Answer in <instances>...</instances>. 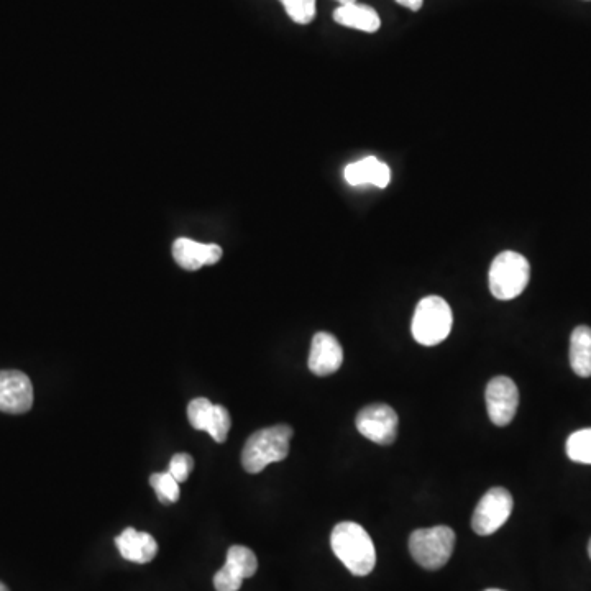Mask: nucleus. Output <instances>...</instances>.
Instances as JSON below:
<instances>
[{"instance_id": "obj_15", "label": "nucleus", "mask_w": 591, "mask_h": 591, "mask_svg": "<svg viewBox=\"0 0 591 591\" xmlns=\"http://www.w3.org/2000/svg\"><path fill=\"white\" fill-rule=\"evenodd\" d=\"M335 22L342 27L353 28L360 32L375 33L380 30V15L373 7L365 4L340 5L339 9L334 10Z\"/></svg>"}, {"instance_id": "obj_12", "label": "nucleus", "mask_w": 591, "mask_h": 591, "mask_svg": "<svg viewBox=\"0 0 591 591\" xmlns=\"http://www.w3.org/2000/svg\"><path fill=\"white\" fill-rule=\"evenodd\" d=\"M224 252L216 243H201L191 239H178L173 243V258L188 271L201 270L202 266L216 265Z\"/></svg>"}, {"instance_id": "obj_26", "label": "nucleus", "mask_w": 591, "mask_h": 591, "mask_svg": "<svg viewBox=\"0 0 591 591\" xmlns=\"http://www.w3.org/2000/svg\"><path fill=\"white\" fill-rule=\"evenodd\" d=\"M588 554H590V559H591V539H590V544H588Z\"/></svg>"}, {"instance_id": "obj_21", "label": "nucleus", "mask_w": 591, "mask_h": 591, "mask_svg": "<svg viewBox=\"0 0 591 591\" xmlns=\"http://www.w3.org/2000/svg\"><path fill=\"white\" fill-rule=\"evenodd\" d=\"M230 426H232V419H230L229 411L224 406L216 404L214 414H212L211 426L207 429V434L216 440V442L222 444V442L227 440V436H229Z\"/></svg>"}, {"instance_id": "obj_17", "label": "nucleus", "mask_w": 591, "mask_h": 591, "mask_svg": "<svg viewBox=\"0 0 591 591\" xmlns=\"http://www.w3.org/2000/svg\"><path fill=\"white\" fill-rule=\"evenodd\" d=\"M567 455L572 462L591 465V429H580L567 439Z\"/></svg>"}, {"instance_id": "obj_18", "label": "nucleus", "mask_w": 591, "mask_h": 591, "mask_svg": "<svg viewBox=\"0 0 591 591\" xmlns=\"http://www.w3.org/2000/svg\"><path fill=\"white\" fill-rule=\"evenodd\" d=\"M214 408H216V404H212L207 398L193 399L188 406V419L191 426L196 431L207 432V429L211 426Z\"/></svg>"}, {"instance_id": "obj_11", "label": "nucleus", "mask_w": 591, "mask_h": 591, "mask_svg": "<svg viewBox=\"0 0 591 591\" xmlns=\"http://www.w3.org/2000/svg\"><path fill=\"white\" fill-rule=\"evenodd\" d=\"M342 363H344V349L339 340L329 332H317L312 337L309 370L317 376H329L339 372Z\"/></svg>"}, {"instance_id": "obj_8", "label": "nucleus", "mask_w": 591, "mask_h": 591, "mask_svg": "<svg viewBox=\"0 0 591 591\" xmlns=\"http://www.w3.org/2000/svg\"><path fill=\"white\" fill-rule=\"evenodd\" d=\"M488 416L495 426H508L518 413L519 390L508 376H496L485 391Z\"/></svg>"}, {"instance_id": "obj_2", "label": "nucleus", "mask_w": 591, "mask_h": 591, "mask_svg": "<svg viewBox=\"0 0 591 591\" xmlns=\"http://www.w3.org/2000/svg\"><path fill=\"white\" fill-rule=\"evenodd\" d=\"M293 427L286 424L266 427L248 437L243 447L242 465L245 472L262 473L270 463L283 462L289 455V440Z\"/></svg>"}, {"instance_id": "obj_27", "label": "nucleus", "mask_w": 591, "mask_h": 591, "mask_svg": "<svg viewBox=\"0 0 591 591\" xmlns=\"http://www.w3.org/2000/svg\"><path fill=\"white\" fill-rule=\"evenodd\" d=\"M485 591H504V590H498V588H491V590H485Z\"/></svg>"}, {"instance_id": "obj_10", "label": "nucleus", "mask_w": 591, "mask_h": 591, "mask_svg": "<svg viewBox=\"0 0 591 591\" xmlns=\"http://www.w3.org/2000/svg\"><path fill=\"white\" fill-rule=\"evenodd\" d=\"M33 406V385L19 370H0V411L25 414Z\"/></svg>"}, {"instance_id": "obj_25", "label": "nucleus", "mask_w": 591, "mask_h": 591, "mask_svg": "<svg viewBox=\"0 0 591 591\" xmlns=\"http://www.w3.org/2000/svg\"><path fill=\"white\" fill-rule=\"evenodd\" d=\"M0 591H10L9 588L5 587L4 583L0 582Z\"/></svg>"}, {"instance_id": "obj_7", "label": "nucleus", "mask_w": 591, "mask_h": 591, "mask_svg": "<svg viewBox=\"0 0 591 591\" xmlns=\"http://www.w3.org/2000/svg\"><path fill=\"white\" fill-rule=\"evenodd\" d=\"M355 424L363 437L378 445H391L398 436V414L388 404H372L363 408Z\"/></svg>"}, {"instance_id": "obj_22", "label": "nucleus", "mask_w": 591, "mask_h": 591, "mask_svg": "<svg viewBox=\"0 0 591 591\" xmlns=\"http://www.w3.org/2000/svg\"><path fill=\"white\" fill-rule=\"evenodd\" d=\"M194 460L189 454H176L170 460L168 472L175 477L176 482L184 483L189 478V473L193 472Z\"/></svg>"}, {"instance_id": "obj_19", "label": "nucleus", "mask_w": 591, "mask_h": 591, "mask_svg": "<svg viewBox=\"0 0 591 591\" xmlns=\"http://www.w3.org/2000/svg\"><path fill=\"white\" fill-rule=\"evenodd\" d=\"M150 485L161 503L171 504L179 500V483L170 472L153 473L150 477Z\"/></svg>"}, {"instance_id": "obj_5", "label": "nucleus", "mask_w": 591, "mask_h": 591, "mask_svg": "<svg viewBox=\"0 0 591 591\" xmlns=\"http://www.w3.org/2000/svg\"><path fill=\"white\" fill-rule=\"evenodd\" d=\"M455 532L447 526L417 529L409 537V550L417 564L427 570H439L454 552Z\"/></svg>"}, {"instance_id": "obj_23", "label": "nucleus", "mask_w": 591, "mask_h": 591, "mask_svg": "<svg viewBox=\"0 0 591 591\" xmlns=\"http://www.w3.org/2000/svg\"><path fill=\"white\" fill-rule=\"evenodd\" d=\"M396 2H398L399 5L406 7V9L414 10V12L421 9L422 4H424V0H396Z\"/></svg>"}, {"instance_id": "obj_6", "label": "nucleus", "mask_w": 591, "mask_h": 591, "mask_svg": "<svg viewBox=\"0 0 591 591\" xmlns=\"http://www.w3.org/2000/svg\"><path fill=\"white\" fill-rule=\"evenodd\" d=\"M513 495L506 488L495 486L486 491L477 508L473 511L472 527L478 536L495 534L513 513Z\"/></svg>"}, {"instance_id": "obj_13", "label": "nucleus", "mask_w": 591, "mask_h": 591, "mask_svg": "<svg viewBox=\"0 0 591 591\" xmlns=\"http://www.w3.org/2000/svg\"><path fill=\"white\" fill-rule=\"evenodd\" d=\"M115 546L125 560L135 564H148L158 554V544L155 537L148 532H140L133 527H127L117 539Z\"/></svg>"}, {"instance_id": "obj_20", "label": "nucleus", "mask_w": 591, "mask_h": 591, "mask_svg": "<svg viewBox=\"0 0 591 591\" xmlns=\"http://www.w3.org/2000/svg\"><path fill=\"white\" fill-rule=\"evenodd\" d=\"M293 22L307 25L316 19V0H280Z\"/></svg>"}, {"instance_id": "obj_3", "label": "nucleus", "mask_w": 591, "mask_h": 591, "mask_svg": "<svg viewBox=\"0 0 591 591\" xmlns=\"http://www.w3.org/2000/svg\"><path fill=\"white\" fill-rule=\"evenodd\" d=\"M531 280V265L521 253L506 250L490 266V291L500 301H511L524 293Z\"/></svg>"}, {"instance_id": "obj_24", "label": "nucleus", "mask_w": 591, "mask_h": 591, "mask_svg": "<svg viewBox=\"0 0 591 591\" xmlns=\"http://www.w3.org/2000/svg\"><path fill=\"white\" fill-rule=\"evenodd\" d=\"M337 2H339L340 5H347L353 4V2H357V0H337Z\"/></svg>"}, {"instance_id": "obj_1", "label": "nucleus", "mask_w": 591, "mask_h": 591, "mask_svg": "<svg viewBox=\"0 0 591 591\" xmlns=\"http://www.w3.org/2000/svg\"><path fill=\"white\" fill-rule=\"evenodd\" d=\"M330 546L337 559L353 573L355 577H367L376 565V550L372 537L360 524H337L330 536Z\"/></svg>"}, {"instance_id": "obj_4", "label": "nucleus", "mask_w": 591, "mask_h": 591, "mask_svg": "<svg viewBox=\"0 0 591 591\" xmlns=\"http://www.w3.org/2000/svg\"><path fill=\"white\" fill-rule=\"evenodd\" d=\"M452 324L454 314L449 303L440 296H427L417 303L411 330L417 344L434 347L449 337Z\"/></svg>"}, {"instance_id": "obj_9", "label": "nucleus", "mask_w": 591, "mask_h": 591, "mask_svg": "<svg viewBox=\"0 0 591 591\" xmlns=\"http://www.w3.org/2000/svg\"><path fill=\"white\" fill-rule=\"evenodd\" d=\"M257 555L248 547L234 546L227 552L225 565L214 575L216 591H239L245 578L257 573Z\"/></svg>"}, {"instance_id": "obj_14", "label": "nucleus", "mask_w": 591, "mask_h": 591, "mask_svg": "<svg viewBox=\"0 0 591 591\" xmlns=\"http://www.w3.org/2000/svg\"><path fill=\"white\" fill-rule=\"evenodd\" d=\"M344 176L350 186L372 184L375 188L385 189L391 181L390 166L376 156H365L362 160L355 161L345 168Z\"/></svg>"}, {"instance_id": "obj_16", "label": "nucleus", "mask_w": 591, "mask_h": 591, "mask_svg": "<svg viewBox=\"0 0 591 591\" xmlns=\"http://www.w3.org/2000/svg\"><path fill=\"white\" fill-rule=\"evenodd\" d=\"M570 365L573 372L582 378L591 376V329L578 326L570 337Z\"/></svg>"}]
</instances>
